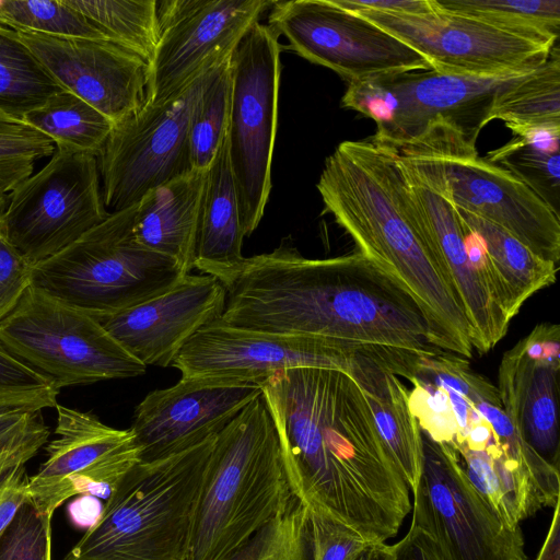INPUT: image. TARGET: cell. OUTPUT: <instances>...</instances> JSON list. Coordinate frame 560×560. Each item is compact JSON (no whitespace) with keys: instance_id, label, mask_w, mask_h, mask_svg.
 Returning a JSON list of instances; mask_svg holds the SVG:
<instances>
[{"instance_id":"1","label":"cell","mask_w":560,"mask_h":560,"mask_svg":"<svg viewBox=\"0 0 560 560\" xmlns=\"http://www.w3.org/2000/svg\"><path fill=\"white\" fill-rule=\"evenodd\" d=\"M259 386L293 494L370 542L395 537L411 510L410 489L354 378L335 369L294 368Z\"/></svg>"},{"instance_id":"2","label":"cell","mask_w":560,"mask_h":560,"mask_svg":"<svg viewBox=\"0 0 560 560\" xmlns=\"http://www.w3.org/2000/svg\"><path fill=\"white\" fill-rule=\"evenodd\" d=\"M213 277L225 290L224 310L215 322L228 327L415 351L439 349L410 290L359 252L317 259L282 244Z\"/></svg>"},{"instance_id":"3","label":"cell","mask_w":560,"mask_h":560,"mask_svg":"<svg viewBox=\"0 0 560 560\" xmlns=\"http://www.w3.org/2000/svg\"><path fill=\"white\" fill-rule=\"evenodd\" d=\"M317 190L359 253L415 295L436 347L471 358L474 334L463 302L411 210L394 154L372 140L343 141L326 159Z\"/></svg>"},{"instance_id":"4","label":"cell","mask_w":560,"mask_h":560,"mask_svg":"<svg viewBox=\"0 0 560 560\" xmlns=\"http://www.w3.org/2000/svg\"><path fill=\"white\" fill-rule=\"evenodd\" d=\"M296 499L262 395L217 436L200 492L188 560H223Z\"/></svg>"},{"instance_id":"5","label":"cell","mask_w":560,"mask_h":560,"mask_svg":"<svg viewBox=\"0 0 560 560\" xmlns=\"http://www.w3.org/2000/svg\"><path fill=\"white\" fill-rule=\"evenodd\" d=\"M214 441L137 463L65 560H188Z\"/></svg>"},{"instance_id":"6","label":"cell","mask_w":560,"mask_h":560,"mask_svg":"<svg viewBox=\"0 0 560 560\" xmlns=\"http://www.w3.org/2000/svg\"><path fill=\"white\" fill-rule=\"evenodd\" d=\"M388 151L453 207L505 230L558 266L559 214L511 172L479 158L460 135L434 127L419 140Z\"/></svg>"},{"instance_id":"7","label":"cell","mask_w":560,"mask_h":560,"mask_svg":"<svg viewBox=\"0 0 560 560\" xmlns=\"http://www.w3.org/2000/svg\"><path fill=\"white\" fill-rule=\"evenodd\" d=\"M136 209L110 212L75 242L32 265V285L92 316L122 312L170 290L188 273L137 241Z\"/></svg>"},{"instance_id":"8","label":"cell","mask_w":560,"mask_h":560,"mask_svg":"<svg viewBox=\"0 0 560 560\" xmlns=\"http://www.w3.org/2000/svg\"><path fill=\"white\" fill-rule=\"evenodd\" d=\"M534 70L499 77L434 70L385 75L349 83L341 105L373 119L371 140L388 150L417 141L434 126L457 132L475 147L497 103Z\"/></svg>"},{"instance_id":"9","label":"cell","mask_w":560,"mask_h":560,"mask_svg":"<svg viewBox=\"0 0 560 560\" xmlns=\"http://www.w3.org/2000/svg\"><path fill=\"white\" fill-rule=\"evenodd\" d=\"M0 347L59 389L135 377L147 370L97 318L32 284L0 322Z\"/></svg>"},{"instance_id":"10","label":"cell","mask_w":560,"mask_h":560,"mask_svg":"<svg viewBox=\"0 0 560 560\" xmlns=\"http://www.w3.org/2000/svg\"><path fill=\"white\" fill-rule=\"evenodd\" d=\"M280 52L279 35L257 21L230 58L229 153L245 236L260 223L271 190Z\"/></svg>"},{"instance_id":"11","label":"cell","mask_w":560,"mask_h":560,"mask_svg":"<svg viewBox=\"0 0 560 560\" xmlns=\"http://www.w3.org/2000/svg\"><path fill=\"white\" fill-rule=\"evenodd\" d=\"M200 73L182 91L114 124L97 155L103 200L112 212L132 207L151 189L194 167L189 126L194 108L219 68Z\"/></svg>"},{"instance_id":"12","label":"cell","mask_w":560,"mask_h":560,"mask_svg":"<svg viewBox=\"0 0 560 560\" xmlns=\"http://www.w3.org/2000/svg\"><path fill=\"white\" fill-rule=\"evenodd\" d=\"M109 213L97 156L56 149L43 168L11 191L0 211V231L35 265L75 242Z\"/></svg>"},{"instance_id":"13","label":"cell","mask_w":560,"mask_h":560,"mask_svg":"<svg viewBox=\"0 0 560 560\" xmlns=\"http://www.w3.org/2000/svg\"><path fill=\"white\" fill-rule=\"evenodd\" d=\"M422 436V470L412 490L411 526L446 560H527L521 528H511L465 475L457 452Z\"/></svg>"},{"instance_id":"14","label":"cell","mask_w":560,"mask_h":560,"mask_svg":"<svg viewBox=\"0 0 560 560\" xmlns=\"http://www.w3.org/2000/svg\"><path fill=\"white\" fill-rule=\"evenodd\" d=\"M268 23L295 54L349 83L432 70L416 49L331 0L273 1Z\"/></svg>"},{"instance_id":"15","label":"cell","mask_w":560,"mask_h":560,"mask_svg":"<svg viewBox=\"0 0 560 560\" xmlns=\"http://www.w3.org/2000/svg\"><path fill=\"white\" fill-rule=\"evenodd\" d=\"M434 7V12L419 15L350 12L402 40L424 56L432 70L444 74L499 77L530 71L542 66L557 45Z\"/></svg>"},{"instance_id":"16","label":"cell","mask_w":560,"mask_h":560,"mask_svg":"<svg viewBox=\"0 0 560 560\" xmlns=\"http://www.w3.org/2000/svg\"><path fill=\"white\" fill-rule=\"evenodd\" d=\"M268 0L156 1L160 37L149 62L147 103L182 91L200 73L231 57Z\"/></svg>"},{"instance_id":"17","label":"cell","mask_w":560,"mask_h":560,"mask_svg":"<svg viewBox=\"0 0 560 560\" xmlns=\"http://www.w3.org/2000/svg\"><path fill=\"white\" fill-rule=\"evenodd\" d=\"M366 345L303 335H282L228 327L217 322L197 331L171 365L182 376L237 380L260 384L294 368L345 371Z\"/></svg>"},{"instance_id":"18","label":"cell","mask_w":560,"mask_h":560,"mask_svg":"<svg viewBox=\"0 0 560 560\" xmlns=\"http://www.w3.org/2000/svg\"><path fill=\"white\" fill-rule=\"evenodd\" d=\"M259 384L182 376L171 387L149 393L136 407L130 431L140 462H153L217 436L250 401Z\"/></svg>"},{"instance_id":"19","label":"cell","mask_w":560,"mask_h":560,"mask_svg":"<svg viewBox=\"0 0 560 560\" xmlns=\"http://www.w3.org/2000/svg\"><path fill=\"white\" fill-rule=\"evenodd\" d=\"M62 89L114 124L147 103L149 62L112 40L16 32Z\"/></svg>"},{"instance_id":"20","label":"cell","mask_w":560,"mask_h":560,"mask_svg":"<svg viewBox=\"0 0 560 560\" xmlns=\"http://www.w3.org/2000/svg\"><path fill=\"white\" fill-rule=\"evenodd\" d=\"M225 290L209 275H186L166 292L119 313L94 316L145 366H168L201 328L218 320Z\"/></svg>"},{"instance_id":"21","label":"cell","mask_w":560,"mask_h":560,"mask_svg":"<svg viewBox=\"0 0 560 560\" xmlns=\"http://www.w3.org/2000/svg\"><path fill=\"white\" fill-rule=\"evenodd\" d=\"M397 163L411 210L463 302L472 348L486 353L505 336L511 320L469 260L456 209Z\"/></svg>"},{"instance_id":"22","label":"cell","mask_w":560,"mask_h":560,"mask_svg":"<svg viewBox=\"0 0 560 560\" xmlns=\"http://www.w3.org/2000/svg\"><path fill=\"white\" fill-rule=\"evenodd\" d=\"M560 360L534 359L521 341L506 351L499 368V396L509 419L527 444L559 469Z\"/></svg>"},{"instance_id":"23","label":"cell","mask_w":560,"mask_h":560,"mask_svg":"<svg viewBox=\"0 0 560 560\" xmlns=\"http://www.w3.org/2000/svg\"><path fill=\"white\" fill-rule=\"evenodd\" d=\"M395 349L387 346H364L355 354L348 374L361 387L376 431L412 491L422 470V436L409 407V389L387 368Z\"/></svg>"},{"instance_id":"24","label":"cell","mask_w":560,"mask_h":560,"mask_svg":"<svg viewBox=\"0 0 560 560\" xmlns=\"http://www.w3.org/2000/svg\"><path fill=\"white\" fill-rule=\"evenodd\" d=\"M55 439L46 446V460L30 477L28 495L37 510L52 516L63 503L69 480L133 441L128 430L103 423L96 416L56 405Z\"/></svg>"},{"instance_id":"25","label":"cell","mask_w":560,"mask_h":560,"mask_svg":"<svg viewBox=\"0 0 560 560\" xmlns=\"http://www.w3.org/2000/svg\"><path fill=\"white\" fill-rule=\"evenodd\" d=\"M206 170L149 190L137 203L133 231L145 248L174 259L185 273L194 268Z\"/></svg>"},{"instance_id":"26","label":"cell","mask_w":560,"mask_h":560,"mask_svg":"<svg viewBox=\"0 0 560 560\" xmlns=\"http://www.w3.org/2000/svg\"><path fill=\"white\" fill-rule=\"evenodd\" d=\"M244 237L226 131L207 167L194 268L213 277L235 266L244 258Z\"/></svg>"},{"instance_id":"27","label":"cell","mask_w":560,"mask_h":560,"mask_svg":"<svg viewBox=\"0 0 560 560\" xmlns=\"http://www.w3.org/2000/svg\"><path fill=\"white\" fill-rule=\"evenodd\" d=\"M470 483L511 527L548 506L526 471L498 443L495 436L481 451H456Z\"/></svg>"},{"instance_id":"28","label":"cell","mask_w":560,"mask_h":560,"mask_svg":"<svg viewBox=\"0 0 560 560\" xmlns=\"http://www.w3.org/2000/svg\"><path fill=\"white\" fill-rule=\"evenodd\" d=\"M456 212L481 237L502 285L511 319L534 293L555 283L557 265L538 257L505 230L460 209Z\"/></svg>"},{"instance_id":"29","label":"cell","mask_w":560,"mask_h":560,"mask_svg":"<svg viewBox=\"0 0 560 560\" xmlns=\"http://www.w3.org/2000/svg\"><path fill=\"white\" fill-rule=\"evenodd\" d=\"M491 119H501L514 135L560 131V58L558 44L548 60L528 73L497 103Z\"/></svg>"},{"instance_id":"30","label":"cell","mask_w":560,"mask_h":560,"mask_svg":"<svg viewBox=\"0 0 560 560\" xmlns=\"http://www.w3.org/2000/svg\"><path fill=\"white\" fill-rule=\"evenodd\" d=\"M23 120L48 136L57 149L95 156L114 127L108 117L67 90L48 97Z\"/></svg>"},{"instance_id":"31","label":"cell","mask_w":560,"mask_h":560,"mask_svg":"<svg viewBox=\"0 0 560 560\" xmlns=\"http://www.w3.org/2000/svg\"><path fill=\"white\" fill-rule=\"evenodd\" d=\"M62 90L18 33L0 25V113L23 120Z\"/></svg>"},{"instance_id":"32","label":"cell","mask_w":560,"mask_h":560,"mask_svg":"<svg viewBox=\"0 0 560 560\" xmlns=\"http://www.w3.org/2000/svg\"><path fill=\"white\" fill-rule=\"evenodd\" d=\"M560 131L534 130L491 151L489 162L511 172L557 214L560 203Z\"/></svg>"},{"instance_id":"33","label":"cell","mask_w":560,"mask_h":560,"mask_svg":"<svg viewBox=\"0 0 560 560\" xmlns=\"http://www.w3.org/2000/svg\"><path fill=\"white\" fill-rule=\"evenodd\" d=\"M442 11L472 18L534 40L557 44L560 0H433Z\"/></svg>"},{"instance_id":"34","label":"cell","mask_w":560,"mask_h":560,"mask_svg":"<svg viewBox=\"0 0 560 560\" xmlns=\"http://www.w3.org/2000/svg\"><path fill=\"white\" fill-rule=\"evenodd\" d=\"M112 42L150 62L160 32L155 0H63Z\"/></svg>"},{"instance_id":"35","label":"cell","mask_w":560,"mask_h":560,"mask_svg":"<svg viewBox=\"0 0 560 560\" xmlns=\"http://www.w3.org/2000/svg\"><path fill=\"white\" fill-rule=\"evenodd\" d=\"M223 560H313L308 508L296 498Z\"/></svg>"},{"instance_id":"36","label":"cell","mask_w":560,"mask_h":560,"mask_svg":"<svg viewBox=\"0 0 560 560\" xmlns=\"http://www.w3.org/2000/svg\"><path fill=\"white\" fill-rule=\"evenodd\" d=\"M230 103L229 59L208 83L191 115L189 148L194 168L206 170L211 163L229 128Z\"/></svg>"},{"instance_id":"37","label":"cell","mask_w":560,"mask_h":560,"mask_svg":"<svg viewBox=\"0 0 560 560\" xmlns=\"http://www.w3.org/2000/svg\"><path fill=\"white\" fill-rule=\"evenodd\" d=\"M0 25L15 32L110 40L63 0H2Z\"/></svg>"},{"instance_id":"38","label":"cell","mask_w":560,"mask_h":560,"mask_svg":"<svg viewBox=\"0 0 560 560\" xmlns=\"http://www.w3.org/2000/svg\"><path fill=\"white\" fill-rule=\"evenodd\" d=\"M56 149L48 136L0 113V192L12 191L33 175L37 161L51 156Z\"/></svg>"},{"instance_id":"39","label":"cell","mask_w":560,"mask_h":560,"mask_svg":"<svg viewBox=\"0 0 560 560\" xmlns=\"http://www.w3.org/2000/svg\"><path fill=\"white\" fill-rule=\"evenodd\" d=\"M50 431L42 410L0 409V483L13 469L26 466L47 443Z\"/></svg>"},{"instance_id":"40","label":"cell","mask_w":560,"mask_h":560,"mask_svg":"<svg viewBox=\"0 0 560 560\" xmlns=\"http://www.w3.org/2000/svg\"><path fill=\"white\" fill-rule=\"evenodd\" d=\"M59 388L0 347V409L43 410L57 405Z\"/></svg>"},{"instance_id":"41","label":"cell","mask_w":560,"mask_h":560,"mask_svg":"<svg viewBox=\"0 0 560 560\" xmlns=\"http://www.w3.org/2000/svg\"><path fill=\"white\" fill-rule=\"evenodd\" d=\"M51 518L28 498L0 538V560H51Z\"/></svg>"},{"instance_id":"42","label":"cell","mask_w":560,"mask_h":560,"mask_svg":"<svg viewBox=\"0 0 560 560\" xmlns=\"http://www.w3.org/2000/svg\"><path fill=\"white\" fill-rule=\"evenodd\" d=\"M408 381L412 384V389H409V407L421 431L434 442L455 448L458 428L445 388L415 376Z\"/></svg>"},{"instance_id":"43","label":"cell","mask_w":560,"mask_h":560,"mask_svg":"<svg viewBox=\"0 0 560 560\" xmlns=\"http://www.w3.org/2000/svg\"><path fill=\"white\" fill-rule=\"evenodd\" d=\"M310 522L313 560H353L371 544L353 529L312 510Z\"/></svg>"},{"instance_id":"44","label":"cell","mask_w":560,"mask_h":560,"mask_svg":"<svg viewBox=\"0 0 560 560\" xmlns=\"http://www.w3.org/2000/svg\"><path fill=\"white\" fill-rule=\"evenodd\" d=\"M32 264L0 231V322L19 304L31 282Z\"/></svg>"},{"instance_id":"45","label":"cell","mask_w":560,"mask_h":560,"mask_svg":"<svg viewBox=\"0 0 560 560\" xmlns=\"http://www.w3.org/2000/svg\"><path fill=\"white\" fill-rule=\"evenodd\" d=\"M26 466L13 469L0 483V538L20 506L30 498Z\"/></svg>"},{"instance_id":"46","label":"cell","mask_w":560,"mask_h":560,"mask_svg":"<svg viewBox=\"0 0 560 560\" xmlns=\"http://www.w3.org/2000/svg\"><path fill=\"white\" fill-rule=\"evenodd\" d=\"M348 11H375L397 14H428L435 11L433 0H331Z\"/></svg>"},{"instance_id":"47","label":"cell","mask_w":560,"mask_h":560,"mask_svg":"<svg viewBox=\"0 0 560 560\" xmlns=\"http://www.w3.org/2000/svg\"><path fill=\"white\" fill-rule=\"evenodd\" d=\"M392 552L393 560H446L434 540L413 526L402 539L392 545Z\"/></svg>"},{"instance_id":"48","label":"cell","mask_w":560,"mask_h":560,"mask_svg":"<svg viewBox=\"0 0 560 560\" xmlns=\"http://www.w3.org/2000/svg\"><path fill=\"white\" fill-rule=\"evenodd\" d=\"M103 505L97 498L80 494L68 505V513L71 523L80 528L89 529L98 520Z\"/></svg>"},{"instance_id":"49","label":"cell","mask_w":560,"mask_h":560,"mask_svg":"<svg viewBox=\"0 0 560 560\" xmlns=\"http://www.w3.org/2000/svg\"><path fill=\"white\" fill-rule=\"evenodd\" d=\"M536 560H560V514L559 503L553 506L552 521Z\"/></svg>"},{"instance_id":"50","label":"cell","mask_w":560,"mask_h":560,"mask_svg":"<svg viewBox=\"0 0 560 560\" xmlns=\"http://www.w3.org/2000/svg\"><path fill=\"white\" fill-rule=\"evenodd\" d=\"M353 560H393L392 545L371 542Z\"/></svg>"},{"instance_id":"51","label":"cell","mask_w":560,"mask_h":560,"mask_svg":"<svg viewBox=\"0 0 560 560\" xmlns=\"http://www.w3.org/2000/svg\"><path fill=\"white\" fill-rule=\"evenodd\" d=\"M5 205V196L0 192V211L4 208Z\"/></svg>"}]
</instances>
